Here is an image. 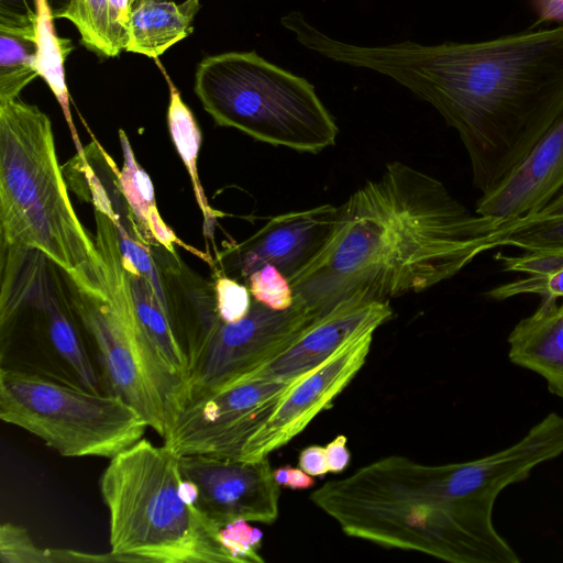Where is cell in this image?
I'll use <instances>...</instances> for the list:
<instances>
[{
	"label": "cell",
	"mask_w": 563,
	"mask_h": 563,
	"mask_svg": "<svg viewBox=\"0 0 563 563\" xmlns=\"http://www.w3.org/2000/svg\"><path fill=\"white\" fill-rule=\"evenodd\" d=\"M307 46L387 76L430 103L457 132L482 195L507 178L563 115V23L435 45H358L316 29Z\"/></svg>",
	"instance_id": "obj_1"
},
{
	"label": "cell",
	"mask_w": 563,
	"mask_h": 563,
	"mask_svg": "<svg viewBox=\"0 0 563 563\" xmlns=\"http://www.w3.org/2000/svg\"><path fill=\"white\" fill-rule=\"evenodd\" d=\"M503 223L471 212L437 178L393 162L339 206L330 240L289 283L319 316L355 295L420 292L495 249Z\"/></svg>",
	"instance_id": "obj_2"
},
{
	"label": "cell",
	"mask_w": 563,
	"mask_h": 563,
	"mask_svg": "<svg viewBox=\"0 0 563 563\" xmlns=\"http://www.w3.org/2000/svg\"><path fill=\"white\" fill-rule=\"evenodd\" d=\"M311 501L349 537L452 563H518L492 503L462 498L449 464L391 455L327 482Z\"/></svg>",
	"instance_id": "obj_3"
},
{
	"label": "cell",
	"mask_w": 563,
	"mask_h": 563,
	"mask_svg": "<svg viewBox=\"0 0 563 563\" xmlns=\"http://www.w3.org/2000/svg\"><path fill=\"white\" fill-rule=\"evenodd\" d=\"M0 245L36 247L81 289L108 297L103 261L71 206L51 120L19 98L0 101Z\"/></svg>",
	"instance_id": "obj_4"
},
{
	"label": "cell",
	"mask_w": 563,
	"mask_h": 563,
	"mask_svg": "<svg viewBox=\"0 0 563 563\" xmlns=\"http://www.w3.org/2000/svg\"><path fill=\"white\" fill-rule=\"evenodd\" d=\"M178 455L141 439L110 462L99 479L115 562L236 563L220 527L181 494Z\"/></svg>",
	"instance_id": "obj_5"
},
{
	"label": "cell",
	"mask_w": 563,
	"mask_h": 563,
	"mask_svg": "<svg viewBox=\"0 0 563 563\" xmlns=\"http://www.w3.org/2000/svg\"><path fill=\"white\" fill-rule=\"evenodd\" d=\"M194 90L219 126L298 152L316 154L335 144L338 125L313 85L254 51L203 58Z\"/></svg>",
	"instance_id": "obj_6"
},
{
	"label": "cell",
	"mask_w": 563,
	"mask_h": 563,
	"mask_svg": "<svg viewBox=\"0 0 563 563\" xmlns=\"http://www.w3.org/2000/svg\"><path fill=\"white\" fill-rule=\"evenodd\" d=\"M95 220L108 297L79 287L80 318L109 394L132 406L163 439L181 409L184 383L159 356L136 317L112 220L100 210H95Z\"/></svg>",
	"instance_id": "obj_7"
},
{
	"label": "cell",
	"mask_w": 563,
	"mask_h": 563,
	"mask_svg": "<svg viewBox=\"0 0 563 563\" xmlns=\"http://www.w3.org/2000/svg\"><path fill=\"white\" fill-rule=\"evenodd\" d=\"M0 419L62 456L112 459L141 440L145 419L121 397L48 373L1 368Z\"/></svg>",
	"instance_id": "obj_8"
},
{
	"label": "cell",
	"mask_w": 563,
	"mask_h": 563,
	"mask_svg": "<svg viewBox=\"0 0 563 563\" xmlns=\"http://www.w3.org/2000/svg\"><path fill=\"white\" fill-rule=\"evenodd\" d=\"M319 317L296 299L286 310H273L253 299L240 321L221 320L188 360L181 409L278 355Z\"/></svg>",
	"instance_id": "obj_9"
},
{
	"label": "cell",
	"mask_w": 563,
	"mask_h": 563,
	"mask_svg": "<svg viewBox=\"0 0 563 563\" xmlns=\"http://www.w3.org/2000/svg\"><path fill=\"white\" fill-rule=\"evenodd\" d=\"M295 380L236 379L206 394L183 407L163 444L178 456L239 459L243 445L266 422L276 400Z\"/></svg>",
	"instance_id": "obj_10"
},
{
	"label": "cell",
	"mask_w": 563,
	"mask_h": 563,
	"mask_svg": "<svg viewBox=\"0 0 563 563\" xmlns=\"http://www.w3.org/2000/svg\"><path fill=\"white\" fill-rule=\"evenodd\" d=\"M375 331L357 334L324 363L297 378L276 400L266 422L243 445L239 460L268 457L328 409L365 364Z\"/></svg>",
	"instance_id": "obj_11"
},
{
	"label": "cell",
	"mask_w": 563,
	"mask_h": 563,
	"mask_svg": "<svg viewBox=\"0 0 563 563\" xmlns=\"http://www.w3.org/2000/svg\"><path fill=\"white\" fill-rule=\"evenodd\" d=\"M178 460L183 476L197 487L196 507L218 527L236 520L271 525L278 518L279 485L268 457L188 454Z\"/></svg>",
	"instance_id": "obj_12"
},
{
	"label": "cell",
	"mask_w": 563,
	"mask_h": 563,
	"mask_svg": "<svg viewBox=\"0 0 563 563\" xmlns=\"http://www.w3.org/2000/svg\"><path fill=\"white\" fill-rule=\"evenodd\" d=\"M339 217V207L321 205L273 217L241 243L217 252V274L243 280L271 264L288 279L299 273L328 243Z\"/></svg>",
	"instance_id": "obj_13"
},
{
	"label": "cell",
	"mask_w": 563,
	"mask_h": 563,
	"mask_svg": "<svg viewBox=\"0 0 563 563\" xmlns=\"http://www.w3.org/2000/svg\"><path fill=\"white\" fill-rule=\"evenodd\" d=\"M391 316L389 300L352 296L320 316L278 355L236 379L292 382L324 363L357 334L377 330Z\"/></svg>",
	"instance_id": "obj_14"
},
{
	"label": "cell",
	"mask_w": 563,
	"mask_h": 563,
	"mask_svg": "<svg viewBox=\"0 0 563 563\" xmlns=\"http://www.w3.org/2000/svg\"><path fill=\"white\" fill-rule=\"evenodd\" d=\"M154 265L143 276L168 317L188 358L220 323L216 285L161 244L148 246Z\"/></svg>",
	"instance_id": "obj_15"
},
{
	"label": "cell",
	"mask_w": 563,
	"mask_h": 563,
	"mask_svg": "<svg viewBox=\"0 0 563 563\" xmlns=\"http://www.w3.org/2000/svg\"><path fill=\"white\" fill-rule=\"evenodd\" d=\"M563 189V115L523 162L476 201L475 212L504 222L540 212Z\"/></svg>",
	"instance_id": "obj_16"
},
{
	"label": "cell",
	"mask_w": 563,
	"mask_h": 563,
	"mask_svg": "<svg viewBox=\"0 0 563 563\" xmlns=\"http://www.w3.org/2000/svg\"><path fill=\"white\" fill-rule=\"evenodd\" d=\"M507 342L510 362L539 374L550 393L563 399V302L543 297L530 316L517 322Z\"/></svg>",
	"instance_id": "obj_17"
},
{
	"label": "cell",
	"mask_w": 563,
	"mask_h": 563,
	"mask_svg": "<svg viewBox=\"0 0 563 563\" xmlns=\"http://www.w3.org/2000/svg\"><path fill=\"white\" fill-rule=\"evenodd\" d=\"M199 0L140 2L132 9L125 51L157 58L192 32Z\"/></svg>",
	"instance_id": "obj_18"
},
{
	"label": "cell",
	"mask_w": 563,
	"mask_h": 563,
	"mask_svg": "<svg viewBox=\"0 0 563 563\" xmlns=\"http://www.w3.org/2000/svg\"><path fill=\"white\" fill-rule=\"evenodd\" d=\"M119 139L123 154V167L119 175L120 185L145 244L147 246L161 244L172 253H177L175 250V244H177L214 266L208 254L181 242L165 224L156 207L151 178L139 165L130 141L122 129L119 130Z\"/></svg>",
	"instance_id": "obj_19"
},
{
	"label": "cell",
	"mask_w": 563,
	"mask_h": 563,
	"mask_svg": "<svg viewBox=\"0 0 563 563\" xmlns=\"http://www.w3.org/2000/svg\"><path fill=\"white\" fill-rule=\"evenodd\" d=\"M34 43L36 47L35 66L38 75L46 81L56 97L70 129L73 141L79 156L85 148L73 122L69 93L65 81L64 63L73 51L71 41L56 34L54 13L47 0H35Z\"/></svg>",
	"instance_id": "obj_20"
},
{
	"label": "cell",
	"mask_w": 563,
	"mask_h": 563,
	"mask_svg": "<svg viewBox=\"0 0 563 563\" xmlns=\"http://www.w3.org/2000/svg\"><path fill=\"white\" fill-rule=\"evenodd\" d=\"M123 264L134 311L143 330L166 365L185 385L188 361L168 317L164 312L147 278L133 266L124 262Z\"/></svg>",
	"instance_id": "obj_21"
},
{
	"label": "cell",
	"mask_w": 563,
	"mask_h": 563,
	"mask_svg": "<svg viewBox=\"0 0 563 563\" xmlns=\"http://www.w3.org/2000/svg\"><path fill=\"white\" fill-rule=\"evenodd\" d=\"M168 84L170 95L167 122L170 137L190 176L195 198L203 217V234L211 240L214 246V225L217 219L223 217V213L209 206L198 176L197 158L201 144V132L191 110L183 101L179 91L169 80Z\"/></svg>",
	"instance_id": "obj_22"
},
{
	"label": "cell",
	"mask_w": 563,
	"mask_h": 563,
	"mask_svg": "<svg viewBox=\"0 0 563 563\" xmlns=\"http://www.w3.org/2000/svg\"><path fill=\"white\" fill-rule=\"evenodd\" d=\"M33 27L0 25V101L19 98L20 92L38 77Z\"/></svg>",
	"instance_id": "obj_23"
},
{
	"label": "cell",
	"mask_w": 563,
	"mask_h": 563,
	"mask_svg": "<svg viewBox=\"0 0 563 563\" xmlns=\"http://www.w3.org/2000/svg\"><path fill=\"white\" fill-rule=\"evenodd\" d=\"M54 15L70 21L79 32L81 43L92 52L115 57L122 51L111 24L109 0H69Z\"/></svg>",
	"instance_id": "obj_24"
},
{
	"label": "cell",
	"mask_w": 563,
	"mask_h": 563,
	"mask_svg": "<svg viewBox=\"0 0 563 563\" xmlns=\"http://www.w3.org/2000/svg\"><path fill=\"white\" fill-rule=\"evenodd\" d=\"M107 554H91L70 549H41L27 530L12 522L0 527L1 563L108 562Z\"/></svg>",
	"instance_id": "obj_25"
},
{
	"label": "cell",
	"mask_w": 563,
	"mask_h": 563,
	"mask_svg": "<svg viewBox=\"0 0 563 563\" xmlns=\"http://www.w3.org/2000/svg\"><path fill=\"white\" fill-rule=\"evenodd\" d=\"M493 243L495 249L511 246L525 252L563 255V217L504 222L496 232Z\"/></svg>",
	"instance_id": "obj_26"
},
{
	"label": "cell",
	"mask_w": 563,
	"mask_h": 563,
	"mask_svg": "<svg viewBox=\"0 0 563 563\" xmlns=\"http://www.w3.org/2000/svg\"><path fill=\"white\" fill-rule=\"evenodd\" d=\"M246 285L254 300L273 310H286L294 305L295 295L289 279L271 264L254 271Z\"/></svg>",
	"instance_id": "obj_27"
},
{
	"label": "cell",
	"mask_w": 563,
	"mask_h": 563,
	"mask_svg": "<svg viewBox=\"0 0 563 563\" xmlns=\"http://www.w3.org/2000/svg\"><path fill=\"white\" fill-rule=\"evenodd\" d=\"M523 294L563 299V266L543 275H526L492 288L485 295L494 300H505Z\"/></svg>",
	"instance_id": "obj_28"
},
{
	"label": "cell",
	"mask_w": 563,
	"mask_h": 563,
	"mask_svg": "<svg viewBox=\"0 0 563 563\" xmlns=\"http://www.w3.org/2000/svg\"><path fill=\"white\" fill-rule=\"evenodd\" d=\"M220 537L236 563L264 562L257 552L261 547L262 532L249 525V521L236 520L221 527Z\"/></svg>",
	"instance_id": "obj_29"
},
{
	"label": "cell",
	"mask_w": 563,
	"mask_h": 563,
	"mask_svg": "<svg viewBox=\"0 0 563 563\" xmlns=\"http://www.w3.org/2000/svg\"><path fill=\"white\" fill-rule=\"evenodd\" d=\"M216 298L220 319L223 322H236L243 319L252 306L251 292L239 280L217 274Z\"/></svg>",
	"instance_id": "obj_30"
},
{
	"label": "cell",
	"mask_w": 563,
	"mask_h": 563,
	"mask_svg": "<svg viewBox=\"0 0 563 563\" xmlns=\"http://www.w3.org/2000/svg\"><path fill=\"white\" fill-rule=\"evenodd\" d=\"M35 15V0H0L1 26L33 27Z\"/></svg>",
	"instance_id": "obj_31"
},
{
	"label": "cell",
	"mask_w": 563,
	"mask_h": 563,
	"mask_svg": "<svg viewBox=\"0 0 563 563\" xmlns=\"http://www.w3.org/2000/svg\"><path fill=\"white\" fill-rule=\"evenodd\" d=\"M299 467L311 476L325 475L329 472L325 448L310 445L299 455Z\"/></svg>",
	"instance_id": "obj_32"
},
{
	"label": "cell",
	"mask_w": 563,
	"mask_h": 563,
	"mask_svg": "<svg viewBox=\"0 0 563 563\" xmlns=\"http://www.w3.org/2000/svg\"><path fill=\"white\" fill-rule=\"evenodd\" d=\"M346 437L338 435L324 446L329 472L340 473L347 466L350 452L346 448Z\"/></svg>",
	"instance_id": "obj_33"
},
{
	"label": "cell",
	"mask_w": 563,
	"mask_h": 563,
	"mask_svg": "<svg viewBox=\"0 0 563 563\" xmlns=\"http://www.w3.org/2000/svg\"><path fill=\"white\" fill-rule=\"evenodd\" d=\"M532 7L541 22L563 23V0H531Z\"/></svg>",
	"instance_id": "obj_34"
},
{
	"label": "cell",
	"mask_w": 563,
	"mask_h": 563,
	"mask_svg": "<svg viewBox=\"0 0 563 563\" xmlns=\"http://www.w3.org/2000/svg\"><path fill=\"white\" fill-rule=\"evenodd\" d=\"M563 217V189L537 214L519 220L536 221ZM518 220V219H517Z\"/></svg>",
	"instance_id": "obj_35"
},
{
	"label": "cell",
	"mask_w": 563,
	"mask_h": 563,
	"mask_svg": "<svg viewBox=\"0 0 563 563\" xmlns=\"http://www.w3.org/2000/svg\"><path fill=\"white\" fill-rule=\"evenodd\" d=\"M313 476L307 474L303 470L289 467L288 485L291 489H307L314 484Z\"/></svg>",
	"instance_id": "obj_36"
},
{
	"label": "cell",
	"mask_w": 563,
	"mask_h": 563,
	"mask_svg": "<svg viewBox=\"0 0 563 563\" xmlns=\"http://www.w3.org/2000/svg\"><path fill=\"white\" fill-rule=\"evenodd\" d=\"M289 466H283L273 471L274 478L279 486L288 485Z\"/></svg>",
	"instance_id": "obj_37"
},
{
	"label": "cell",
	"mask_w": 563,
	"mask_h": 563,
	"mask_svg": "<svg viewBox=\"0 0 563 563\" xmlns=\"http://www.w3.org/2000/svg\"><path fill=\"white\" fill-rule=\"evenodd\" d=\"M130 2H131V7L133 9V7L136 4L137 0H130Z\"/></svg>",
	"instance_id": "obj_38"
},
{
	"label": "cell",
	"mask_w": 563,
	"mask_h": 563,
	"mask_svg": "<svg viewBox=\"0 0 563 563\" xmlns=\"http://www.w3.org/2000/svg\"><path fill=\"white\" fill-rule=\"evenodd\" d=\"M145 1H151V0H137L136 4L140 2H145ZM156 1H161V0H156Z\"/></svg>",
	"instance_id": "obj_39"
},
{
	"label": "cell",
	"mask_w": 563,
	"mask_h": 563,
	"mask_svg": "<svg viewBox=\"0 0 563 563\" xmlns=\"http://www.w3.org/2000/svg\"><path fill=\"white\" fill-rule=\"evenodd\" d=\"M562 302H563V299H562Z\"/></svg>",
	"instance_id": "obj_40"
}]
</instances>
